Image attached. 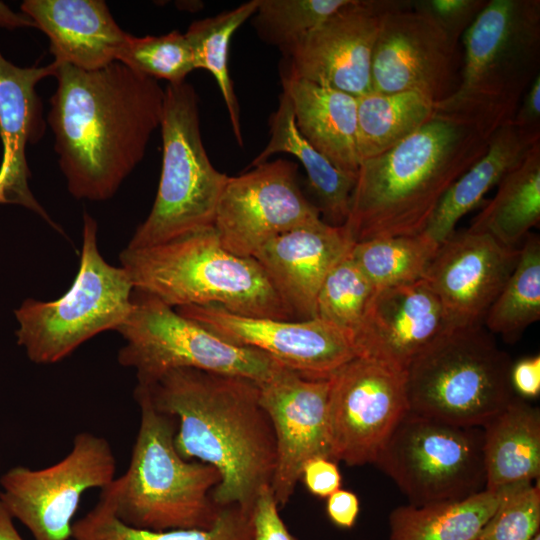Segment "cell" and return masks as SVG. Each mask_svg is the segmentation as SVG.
Wrapping results in <instances>:
<instances>
[{"label": "cell", "mask_w": 540, "mask_h": 540, "mask_svg": "<svg viewBox=\"0 0 540 540\" xmlns=\"http://www.w3.org/2000/svg\"><path fill=\"white\" fill-rule=\"evenodd\" d=\"M519 253L520 248L468 229L454 231L439 245L423 279L439 298L450 328L481 325Z\"/></svg>", "instance_id": "cell-19"}, {"label": "cell", "mask_w": 540, "mask_h": 540, "mask_svg": "<svg viewBox=\"0 0 540 540\" xmlns=\"http://www.w3.org/2000/svg\"><path fill=\"white\" fill-rule=\"evenodd\" d=\"M374 292L348 252L326 276L317 296L315 318L339 328L353 342Z\"/></svg>", "instance_id": "cell-36"}, {"label": "cell", "mask_w": 540, "mask_h": 540, "mask_svg": "<svg viewBox=\"0 0 540 540\" xmlns=\"http://www.w3.org/2000/svg\"><path fill=\"white\" fill-rule=\"evenodd\" d=\"M399 0H347L283 53L281 74L355 97L372 91L374 47L385 15Z\"/></svg>", "instance_id": "cell-15"}, {"label": "cell", "mask_w": 540, "mask_h": 540, "mask_svg": "<svg viewBox=\"0 0 540 540\" xmlns=\"http://www.w3.org/2000/svg\"><path fill=\"white\" fill-rule=\"evenodd\" d=\"M307 489L316 496L328 497L341 486V475L334 460L316 457L303 467L302 476Z\"/></svg>", "instance_id": "cell-41"}, {"label": "cell", "mask_w": 540, "mask_h": 540, "mask_svg": "<svg viewBox=\"0 0 540 540\" xmlns=\"http://www.w3.org/2000/svg\"><path fill=\"white\" fill-rule=\"evenodd\" d=\"M55 61L45 66L19 67L0 52V204L24 206L62 232L30 191L26 148L45 134L42 102L36 91L44 78L55 75Z\"/></svg>", "instance_id": "cell-22"}, {"label": "cell", "mask_w": 540, "mask_h": 540, "mask_svg": "<svg viewBox=\"0 0 540 540\" xmlns=\"http://www.w3.org/2000/svg\"><path fill=\"white\" fill-rule=\"evenodd\" d=\"M531 540H540V533H536Z\"/></svg>", "instance_id": "cell-47"}, {"label": "cell", "mask_w": 540, "mask_h": 540, "mask_svg": "<svg viewBox=\"0 0 540 540\" xmlns=\"http://www.w3.org/2000/svg\"><path fill=\"white\" fill-rule=\"evenodd\" d=\"M97 228L84 212L79 270L67 292L48 302L28 298L14 311L17 344L33 363L63 360L97 334L117 330L130 313L133 284L100 254Z\"/></svg>", "instance_id": "cell-9"}, {"label": "cell", "mask_w": 540, "mask_h": 540, "mask_svg": "<svg viewBox=\"0 0 540 540\" xmlns=\"http://www.w3.org/2000/svg\"><path fill=\"white\" fill-rule=\"evenodd\" d=\"M480 540V539H479Z\"/></svg>", "instance_id": "cell-48"}, {"label": "cell", "mask_w": 540, "mask_h": 540, "mask_svg": "<svg viewBox=\"0 0 540 540\" xmlns=\"http://www.w3.org/2000/svg\"><path fill=\"white\" fill-rule=\"evenodd\" d=\"M435 115V103L416 91L357 97V152L360 163L382 154Z\"/></svg>", "instance_id": "cell-30"}, {"label": "cell", "mask_w": 540, "mask_h": 540, "mask_svg": "<svg viewBox=\"0 0 540 540\" xmlns=\"http://www.w3.org/2000/svg\"><path fill=\"white\" fill-rule=\"evenodd\" d=\"M462 39L459 82L435 113L490 137L513 119L539 75L540 1L489 0Z\"/></svg>", "instance_id": "cell-5"}, {"label": "cell", "mask_w": 540, "mask_h": 540, "mask_svg": "<svg viewBox=\"0 0 540 540\" xmlns=\"http://www.w3.org/2000/svg\"><path fill=\"white\" fill-rule=\"evenodd\" d=\"M489 138L435 113L388 151L363 160L343 225L350 239L422 233L450 186L486 152Z\"/></svg>", "instance_id": "cell-3"}, {"label": "cell", "mask_w": 540, "mask_h": 540, "mask_svg": "<svg viewBox=\"0 0 540 540\" xmlns=\"http://www.w3.org/2000/svg\"><path fill=\"white\" fill-rule=\"evenodd\" d=\"M482 428L487 490L539 478V408L514 397Z\"/></svg>", "instance_id": "cell-26"}, {"label": "cell", "mask_w": 540, "mask_h": 540, "mask_svg": "<svg viewBox=\"0 0 540 540\" xmlns=\"http://www.w3.org/2000/svg\"><path fill=\"white\" fill-rule=\"evenodd\" d=\"M117 61L152 79H163L168 84L186 81L195 70L190 44L184 33L177 30L167 34L137 37L128 35Z\"/></svg>", "instance_id": "cell-37"}, {"label": "cell", "mask_w": 540, "mask_h": 540, "mask_svg": "<svg viewBox=\"0 0 540 540\" xmlns=\"http://www.w3.org/2000/svg\"><path fill=\"white\" fill-rule=\"evenodd\" d=\"M153 407L176 421L174 444L187 460L220 475L211 496L219 508L236 506L250 516L260 489L271 485L276 444L251 379L192 368L166 372L138 384Z\"/></svg>", "instance_id": "cell-2"}, {"label": "cell", "mask_w": 540, "mask_h": 540, "mask_svg": "<svg viewBox=\"0 0 540 540\" xmlns=\"http://www.w3.org/2000/svg\"><path fill=\"white\" fill-rule=\"evenodd\" d=\"M512 362L481 325L450 328L405 370L409 411L483 427L515 397Z\"/></svg>", "instance_id": "cell-7"}, {"label": "cell", "mask_w": 540, "mask_h": 540, "mask_svg": "<svg viewBox=\"0 0 540 540\" xmlns=\"http://www.w3.org/2000/svg\"><path fill=\"white\" fill-rule=\"evenodd\" d=\"M54 77L47 122L67 189L78 200H108L160 127L164 89L118 61L92 71L57 63Z\"/></svg>", "instance_id": "cell-1"}, {"label": "cell", "mask_w": 540, "mask_h": 540, "mask_svg": "<svg viewBox=\"0 0 540 540\" xmlns=\"http://www.w3.org/2000/svg\"><path fill=\"white\" fill-rule=\"evenodd\" d=\"M448 329L439 298L422 279L375 290L353 343L358 356L405 371Z\"/></svg>", "instance_id": "cell-20"}, {"label": "cell", "mask_w": 540, "mask_h": 540, "mask_svg": "<svg viewBox=\"0 0 540 540\" xmlns=\"http://www.w3.org/2000/svg\"><path fill=\"white\" fill-rule=\"evenodd\" d=\"M278 506L271 485L263 486L250 512L251 540H297L282 521Z\"/></svg>", "instance_id": "cell-40"}, {"label": "cell", "mask_w": 540, "mask_h": 540, "mask_svg": "<svg viewBox=\"0 0 540 540\" xmlns=\"http://www.w3.org/2000/svg\"><path fill=\"white\" fill-rule=\"evenodd\" d=\"M540 222V142L498 184V190L467 228L516 247Z\"/></svg>", "instance_id": "cell-28"}, {"label": "cell", "mask_w": 540, "mask_h": 540, "mask_svg": "<svg viewBox=\"0 0 540 540\" xmlns=\"http://www.w3.org/2000/svg\"><path fill=\"white\" fill-rule=\"evenodd\" d=\"M21 11L48 37L55 62L82 70L117 61L129 35L102 0H25Z\"/></svg>", "instance_id": "cell-23"}, {"label": "cell", "mask_w": 540, "mask_h": 540, "mask_svg": "<svg viewBox=\"0 0 540 540\" xmlns=\"http://www.w3.org/2000/svg\"><path fill=\"white\" fill-rule=\"evenodd\" d=\"M510 380L514 391L521 396L533 398L540 393V357L523 358L512 364Z\"/></svg>", "instance_id": "cell-42"}, {"label": "cell", "mask_w": 540, "mask_h": 540, "mask_svg": "<svg viewBox=\"0 0 540 540\" xmlns=\"http://www.w3.org/2000/svg\"><path fill=\"white\" fill-rule=\"evenodd\" d=\"M458 43L429 15L402 3L383 18L374 47L372 91H416L435 104L454 90Z\"/></svg>", "instance_id": "cell-17"}, {"label": "cell", "mask_w": 540, "mask_h": 540, "mask_svg": "<svg viewBox=\"0 0 540 540\" xmlns=\"http://www.w3.org/2000/svg\"><path fill=\"white\" fill-rule=\"evenodd\" d=\"M486 3L487 0L411 1L414 9L432 17L457 43Z\"/></svg>", "instance_id": "cell-39"}, {"label": "cell", "mask_w": 540, "mask_h": 540, "mask_svg": "<svg viewBox=\"0 0 540 540\" xmlns=\"http://www.w3.org/2000/svg\"><path fill=\"white\" fill-rule=\"evenodd\" d=\"M134 398L140 422L125 473L101 489L125 524L154 531L210 528L221 508L211 493L220 482L217 470L176 450L174 418L157 411L139 388Z\"/></svg>", "instance_id": "cell-6"}, {"label": "cell", "mask_w": 540, "mask_h": 540, "mask_svg": "<svg viewBox=\"0 0 540 540\" xmlns=\"http://www.w3.org/2000/svg\"><path fill=\"white\" fill-rule=\"evenodd\" d=\"M0 540H24L14 525V519L0 500Z\"/></svg>", "instance_id": "cell-46"}, {"label": "cell", "mask_w": 540, "mask_h": 540, "mask_svg": "<svg viewBox=\"0 0 540 540\" xmlns=\"http://www.w3.org/2000/svg\"><path fill=\"white\" fill-rule=\"evenodd\" d=\"M482 427L408 411L374 462L410 505L459 501L486 489Z\"/></svg>", "instance_id": "cell-11"}, {"label": "cell", "mask_w": 540, "mask_h": 540, "mask_svg": "<svg viewBox=\"0 0 540 540\" xmlns=\"http://www.w3.org/2000/svg\"><path fill=\"white\" fill-rule=\"evenodd\" d=\"M269 134L267 144L250 167L268 161L277 153L293 155L304 167L322 220L333 226H343L356 177L339 170L300 134L285 92L280 94L278 107L269 118Z\"/></svg>", "instance_id": "cell-27"}, {"label": "cell", "mask_w": 540, "mask_h": 540, "mask_svg": "<svg viewBox=\"0 0 540 540\" xmlns=\"http://www.w3.org/2000/svg\"><path fill=\"white\" fill-rule=\"evenodd\" d=\"M329 389V378L307 377L283 365L259 383L260 402L275 437L271 488L280 506L289 501L309 460L331 459Z\"/></svg>", "instance_id": "cell-18"}, {"label": "cell", "mask_w": 540, "mask_h": 540, "mask_svg": "<svg viewBox=\"0 0 540 540\" xmlns=\"http://www.w3.org/2000/svg\"><path fill=\"white\" fill-rule=\"evenodd\" d=\"M353 244L343 226L321 219L276 236L253 258L294 320H308L316 317V300L326 276Z\"/></svg>", "instance_id": "cell-21"}, {"label": "cell", "mask_w": 540, "mask_h": 540, "mask_svg": "<svg viewBox=\"0 0 540 540\" xmlns=\"http://www.w3.org/2000/svg\"><path fill=\"white\" fill-rule=\"evenodd\" d=\"M511 122L521 130L540 133V74L524 93Z\"/></svg>", "instance_id": "cell-43"}, {"label": "cell", "mask_w": 540, "mask_h": 540, "mask_svg": "<svg viewBox=\"0 0 540 540\" xmlns=\"http://www.w3.org/2000/svg\"><path fill=\"white\" fill-rule=\"evenodd\" d=\"M160 129L162 165L157 194L129 248L159 245L213 226L228 179L212 165L203 145L199 97L190 83L168 84L164 89Z\"/></svg>", "instance_id": "cell-8"}, {"label": "cell", "mask_w": 540, "mask_h": 540, "mask_svg": "<svg viewBox=\"0 0 540 540\" xmlns=\"http://www.w3.org/2000/svg\"><path fill=\"white\" fill-rule=\"evenodd\" d=\"M500 495L485 489L459 501L399 506L389 516V540H479Z\"/></svg>", "instance_id": "cell-29"}, {"label": "cell", "mask_w": 540, "mask_h": 540, "mask_svg": "<svg viewBox=\"0 0 540 540\" xmlns=\"http://www.w3.org/2000/svg\"><path fill=\"white\" fill-rule=\"evenodd\" d=\"M540 142V133L527 132L508 122L489 138L486 152L447 190L422 232L438 246L457 222L477 207L485 194L526 158Z\"/></svg>", "instance_id": "cell-25"}, {"label": "cell", "mask_w": 540, "mask_h": 540, "mask_svg": "<svg viewBox=\"0 0 540 540\" xmlns=\"http://www.w3.org/2000/svg\"><path fill=\"white\" fill-rule=\"evenodd\" d=\"M22 27L36 28L34 22L24 13H16L6 4L0 2V28L16 29Z\"/></svg>", "instance_id": "cell-45"}, {"label": "cell", "mask_w": 540, "mask_h": 540, "mask_svg": "<svg viewBox=\"0 0 540 540\" xmlns=\"http://www.w3.org/2000/svg\"><path fill=\"white\" fill-rule=\"evenodd\" d=\"M438 245L424 233L356 242L349 257L375 290L422 280Z\"/></svg>", "instance_id": "cell-33"}, {"label": "cell", "mask_w": 540, "mask_h": 540, "mask_svg": "<svg viewBox=\"0 0 540 540\" xmlns=\"http://www.w3.org/2000/svg\"><path fill=\"white\" fill-rule=\"evenodd\" d=\"M347 0H258L252 25L258 37L282 54L322 24Z\"/></svg>", "instance_id": "cell-35"}, {"label": "cell", "mask_w": 540, "mask_h": 540, "mask_svg": "<svg viewBox=\"0 0 540 540\" xmlns=\"http://www.w3.org/2000/svg\"><path fill=\"white\" fill-rule=\"evenodd\" d=\"M329 381L331 459L350 466L374 464L409 411L405 371L357 356L335 371Z\"/></svg>", "instance_id": "cell-13"}, {"label": "cell", "mask_w": 540, "mask_h": 540, "mask_svg": "<svg viewBox=\"0 0 540 540\" xmlns=\"http://www.w3.org/2000/svg\"><path fill=\"white\" fill-rule=\"evenodd\" d=\"M540 527V488L532 482L501 489L496 510L484 526L480 540H531Z\"/></svg>", "instance_id": "cell-38"}, {"label": "cell", "mask_w": 540, "mask_h": 540, "mask_svg": "<svg viewBox=\"0 0 540 540\" xmlns=\"http://www.w3.org/2000/svg\"><path fill=\"white\" fill-rule=\"evenodd\" d=\"M73 540H251L249 515L236 506L221 508L207 529L154 531L122 522L99 496L96 505L72 526Z\"/></svg>", "instance_id": "cell-32"}, {"label": "cell", "mask_w": 540, "mask_h": 540, "mask_svg": "<svg viewBox=\"0 0 540 540\" xmlns=\"http://www.w3.org/2000/svg\"><path fill=\"white\" fill-rule=\"evenodd\" d=\"M174 309L226 342L264 352L307 377L329 378L358 356L351 338L320 318L294 321L245 317L218 305Z\"/></svg>", "instance_id": "cell-16"}, {"label": "cell", "mask_w": 540, "mask_h": 540, "mask_svg": "<svg viewBox=\"0 0 540 540\" xmlns=\"http://www.w3.org/2000/svg\"><path fill=\"white\" fill-rule=\"evenodd\" d=\"M119 258L134 289L172 308L218 305L245 317L294 320L261 265L227 251L213 226L151 247H126Z\"/></svg>", "instance_id": "cell-4"}, {"label": "cell", "mask_w": 540, "mask_h": 540, "mask_svg": "<svg viewBox=\"0 0 540 540\" xmlns=\"http://www.w3.org/2000/svg\"><path fill=\"white\" fill-rule=\"evenodd\" d=\"M116 331L125 340L118 362L135 369L138 384L179 368L240 376L259 384L281 365L264 352L226 342L137 289L132 292L130 313Z\"/></svg>", "instance_id": "cell-10"}, {"label": "cell", "mask_w": 540, "mask_h": 540, "mask_svg": "<svg viewBox=\"0 0 540 540\" xmlns=\"http://www.w3.org/2000/svg\"><path fill=\"white\" fill-rule=\"evenodd\" d=\"M109 441L91 432L75 435L70 451L41 469L15 466L0 477V500L34 540H69L81 497L115 479Z\"/></svg>", "instance_id": "cell-12"}, {"label": "cell", "mask_w": 540, "mask_h": 540, "mask_svg": "<svg viewBox=\"0 0 540 540\" xmlns=\"http://www.w3.org/2000/svg\"><path fill=\"white\" fill-rule=\"evenodd\" d=\"M258 0L196 20L184 33L192 49L196 69L207 70L216 80L237 143L243 145L240 106L229 72L230 43L234 33L257 8Z\"/></svg>", "instance_id": "cell-31"}, {"label": "cell", "mask_w": 540, "mask_h": 540, "mask_svg": "<svg viewBox=\"0 0 540 540\" xmlns=\"http://www.w3.org/2000/svg\"><path fill=\"white\" fill-rule=\"evenodd\" d=\"M327 498L330 520L340 528L353 527L360 510L358 497L351 491L338 489Z\"/></svg>", "instance_id": "cell-44"}, {"label": "cell", "mask_w": 540, "mask_h": 540, "mask_svg": "<svg viewBox=\"0 0 540 540\" xmlns=\"http://www.w3.org/2000/svg\"><path fill=\"white\" fill-rule=\"evenodd\" d=\"M300 134L342 172L356 177L357 97L281 74Z\"/></svg>", "instance_id": "cell-24"}, {"label": "cell", "mask_w": 540, "mask_h": 540, "mask_svg": "<svg viewBox=\"0 0 540 540\" xmlns=\"http://www.w3.org/2000/svg\"><path fill=\"white\" fill-rule=\"evenodd\" d=\"M251 168L228 176L213 222L222 246L240 257H253L276 236L322 219L299 187L295 163L278 158Z\"/></svg>", "instance_id": "cell-14"}, {"label": "cell", "mask_w": 540, "mask_h": 540, "mask_svg": "<svg viewBox=\"0 0 540 540\" xmlns=\"http://www.w3.org/2000/svg\"><path fill=\"white\" fill-rule=\"evenodd\" d=\"M515 268L489 307L487 328L512 340L540 318V239L533 233L523 240Z\"/></svg>", "instance_id": "cell-34"}]
</instances>
